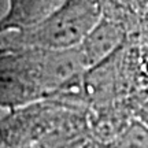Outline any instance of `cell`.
Masks as SVG:
<instances>
[{
    "mask_svg": "<svg viewBox=\"0 0 148 148\" xmlns=\"http://www.w3.org/2000/svg\"><path fill=\"white\" fill-rule=\"evenodd\" d=\"M100 19V0H63L44 22L22 33V41L33 49L62 51L77 48Z\"/></svg>",
    "mask_w": 148,
    "mask_h": 148,
    "instance_id": "obj_1",
    "label": "cell"
},
{
    "mask_svg": "<svg viewBox=\"0 0 148 148\" xmlns=\"http://www.w3.org/2000/svg\"><path fill=\"white\" fill-rule=\"evenodd\" d=\"M126 32L121 22L103 18L81 42L79 49L86 67H92L107 59L125 44Z\"/></svg>",
    "mask_w": 148,
    "mask_h": 148,
    "instance_id": "obj_2",
    "label": "cell"
},
{
    "mask_svg": "<svg viewBox=\"0 0 148 148\" xmlns=\"http://www.w3.org/2000/svg\"><path fill=\"white\" fill-rule=\"evenodd\" d=\"M62 3L63 0H8V10L0 19V32L32 30Z\"/></svg>",
    "mask_w": 148,
    "mask_h": 148,
    "instance_id": "obj_3",
    "label": "cell"
},
{
    "mask_svg": "<svg viewBox=\"0 0 148 148\" xmlns=\"http://www.w3.org/2000/svg\"><path fill=\"white\" fill-rule=\"evenodd\" d=\"M115 148H148V125L133 119L119 133Z\"/></svg>",
    "mask_w": 148,
    "mask_h": 148,
    "instance_id": "obj_4",
    "label": "cell"
}]
</instances>
